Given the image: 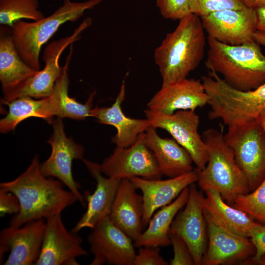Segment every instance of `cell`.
<instances>
[{
    "label": "cell",
    "mask_w": 265,
    "mask_h": 265,
    "mask_svg": "<svg viewBox=\"0 0 265 265\" xmlns=\"http://www.w3.org/2000/svg\"><path fill=\"white\" fill-rule=\"evenodd\" d=\"M191 13L199 17L225 9H240L244 7L240 0H189Z\"/></svg>",
    "instance_id": "cell-31"
},
{
    "label": "cell",
    "mask_w": 265,
    "mask_h": 265,
    "mask_svg": "<svg viewBox=\"0 0 265 265\" xmlns=\"http://www.w3.org/2000/svg\"><path fill=\"white\" fill-rule=\"evenodd\" d=\"M152 127L167 131L190 155L196 169H203L209 157L207 147L198 132L199 116L195 110H179L172 114H163L148 109L144 110Z\"/></svg>",
    "instance_id": "cell-9"
},
{
    "label": "cell",
    "mask_w": 265,
    "mask_h": 265,
    "mask_svg": "<svg viewBox=\"0 0 265 265\" xmlns=\"http://www.w3.org/2000/svg\"><path fill=\"white\" fill-rule=\"evenodd\" d=\"M38 0H0V24L12 27L22 19L33 21L44 17Z\"/></svg>",
    "instance_id": "cell-29"
},
{
    "label": "cell",
    "mask_w": 265,
    "mask_h": 265,
    "mask_svg": "<svg viewBox=\"0 0 265 265\" xmlns=\"http://www.w3.org/2000/svg\"><path fill=\"white\" fill-rule=\"evenodd\" d=\"M209 97L201 80L187 78L161 88L150 99L148 109L163 114L195 109L208 104Z\"/></svg>",
    "instance_id": "cell-18"
},
{
    "label": "cell",
    "mask_w": 265,
    "mask_h": 265,
    "mask_svg": "<svg viewBox=\"0 0 265 265\" xmlns=\"http://www.w3.org/2000/svg\"><path fill=\"white\" fill-rule=\"evenodd\" d=\"M232 206L265 224V178L254 190L239 196Z\"/></svg>",
    "instance_id": "cell-30"
},
{
    "label": "cell",
    "mask_w": 265,
    "mask_h": 265,
    "mask_svg": "<svg viewBox=\"0 0 265 265\" xmlns=\"http://www.w3.org/2000/svg\"><path fill=\"white\" fill-rule=\"evenodd\" d=\"M189 197L184 209L175 216L169 232L179 236L186 243L195 265H201L207 249V223L203 207V195L194 184L189 187Z\"/></svg>",
    "instance_id": "cell-16"
},
{
    "label": "cell",
    "mask_w": 265,
    "mask_h": 265,
    "mask_svg": "<svg viewBox=\"0 0 265 265\" xmlns=\"http://www.w3.org/2000/svg\"><path fill=\"white\" fill-rule=\"evenodd\" d=\"M156 3L161 15L166 19L180 20L191 13L189 0H157Z\"/></svg>",
    "instance_id": "cell-32"
},
{
    "label": "cell",
    "mask_w": 265,
    "mask_h": 265,
    "mask_svg": "<svg viewBox=\"0 0 265 265\" xmlns=\"http://www.w3.org/2000/svg\"><path fill=\"white\" fill-rule=\"evenodd\" d=\"M169 235L174 251V257L170 265H195L188 247L185 241L175 233L169 232Z\"/></svg>",
    "instance_id": "cell-33"
},
{
    "label": "cell",
    "mask_w": 265,
    "mask_h": 265,
    "mask_svg": "<svg viewBox=\"0 0 265 265\" xmlns=\"http://www.w3.org/2000/svg\"><path fill=\"white\" fill-rule=\"evenodd\" d=\"M82 241L77 233L67 230L61 213L48 217L40 254L35 265H79L77 258L88 255Z\"/></svg>",
    "instance_id": "cell-15"
},
{
    "label": "cell",
    "mask_w": 265,
    "mask_h": 265,
    "mask_svg": "<svg viewBox=\"0 0 265 265\" xmlns=\"http://www.w3.org/2000/svg\"><path fill=\"white\" fill-rule=\"evenodd\" d=\"M200 17L190 13L179 20L154 52V60L165 86L186 78L202 60L206 37Z\"/></svg>",
    "instance_id": "cell-2"
},
{
    "label": "cell",
    "mask_w": 265,
    "mask_h": 265,
    "mask_svg": "<svg viewBox=\"0 0 265 265\" xmlns=\"http://www.w3.org/2000/svg\"><path fill=\"white\" fill-rule=\"evenodd\" d=\"M160 247H139L133 265H167L168 263L160 255Z\"/></svg>",
    "instance_id": "cell-34"
},
{
    "label": "cell",
    "mask_w": 265,
    "mask_h": 265,
    "mask_svg": "<svg viewBox=\"0 0 265 265\" xmlns=\"http://www.w3.org/2000/svg\"><path fill=\"white\" fill-rule=\"evenodd\" d=\"M204 30L217 41L239 45L253 41L257 30L255 9L244 6L240 9H225L200 17Z\"/></svg>",
    "instance_id": "cell-14"
},
{
    "label": "cell",
    "mask_w": 265,
    "mask_h": 265,
    "mask_svg": "<svg viewBox=\"0 0 265 265\" xmlns=\"http://www.w3.org/2000/svg\"><path fill=\"white\" fill-rule=\"evenodd\" d=\"M92 24V19L85 18L66 37L51 42L44 50L42 59L44 68L31 77L3 93L1 103L6 105L10 101L25 96L37 99L50 96L53 93L55 83L59 77L62 67L59 64L61 54L65 49L80 38L81 33Z\"/></svg>",
    "instance_id": "cell-7"
},
{
    "label": "cell",
    "mask_w": 265,
    "mask_h": 265,
    "mask_svg": "<svg viewBox=\"0 0 265 265\" xmlns=\"http://www.w3.org/2000/svg\"><path fill=\"white\" fill-rule=\"evenodd\" d=\"M245 7L256 9L265 7V0H240Z\"/></svg>",
    "instance_id": "cell-38"
},
{
    "label": "cell",
    "mask_w": 265,
    "mask_h": 265,
    "mask_svg": "<svg viewBox=\"0 0 265 265\" xmlns=\"http://www.w3.org/2000/svg\"><path fill=\"white\" fill-rule=\"evenodd\" d=\"M189 193V187H187L174 201L160 208L151 218L147 229L134 241V247L169 245V232L171 224L178 212L186 204Z\"/></svg>",
    "instance_id": "cell-26"
},
{
    "label": "cell",
    "mask_w": 265,
    "mask_h": 265,
    "mask_svg": "<svg viewBox=\"0 0 265 265\" xmlns=\"http://www.w3.org/2000/svg\"><path fill=\"white\" fill-rule=\"evenodd\" d=\"M205 65L222 77L229 86L241 91L254 89L265 83V55L254 40L230 45L208 36Z\"/></svg>",
    "instance_id": "cell-3"
},
{
    "label": "cell",
    "mask_w": 265,
    "mask_h": 265,
    "mask_svg": "<svg viewBox=\"0 0 265 265\" xmlns=\"http://www.w3.org/2000/svg\"><path fill=\"white\" fill-rule=\"evenodd\" d=\"M130 179L121 180L109 215L118 228L135 241L143 232V199Z\"/></svg>",
    "instance_id": "cell-22"
},
{
    "label": "cell",
    "mask_w": 265,
    "mask_h": 265,
    "mask_svg": "<svg viewBox=\"0 0 265 265\" xmlns=\"http://www.w3.org/2000/svg\"><path fill=\"white\" fill-rule=\"evenodd\" d=\"M104 0H88L73 2L64 0L60 6L50 16L32 22L19 21L11 27L12 38L22 59L34 69H40L39 57L41 48L67 22H75Z\"/></svg>",
    "instance_id": "cell-6"
},
{
    "label": "cell",
    "mask_w": 265,
    "mask_h": 265,
    "mask_svg": "<svg viewBox=\"0 0 265 265\" xmlns=\"http://www.w3.org/2000/svg\"><path fill=\"white\" fill-rule=\"evenodd\" d=\"M92 176L96 181L94 192H85V200L87 202L86 212L71 230L74 233L85 228L93 229L111 212L112 206L121 180L104 176L99 168V164L82 159Z\"/></svg>",
    "instance_id": "cell-20"
},
{
    "label": "cell",
    "mask_w": 265,
    "mask_h": 265,
    "mask_svg": "<svg viewBox=\"0 0 265 265\" xmlns=\"http://www.w3.org/2000/svg\"><path fill=\"white\" fill-rule=\"evenodd\" d=\"M205 192L204 214L220 227L249 238L251 233L261 225L244 212L226 203L217 192L212 190Z\"/></svg>",
    "instance_id": "cell-24"
},
{
    "label": "cell",
    "mask_w": 265,
    "mask_h": 265,
    "mask_svg": "<svg viewBox=\"0 0 265 265\" xmlns=\"http://www.w3.org/2000/svg\"><path fill=\"white\" fill-rule=\"evenodd\" d=\"M253 40L260 45L265 47V33L257 30L253 34Z\"/></svg>",
    "instance_id": "cell-39"
},
{
    "label": "cell",
    "mask_w": 265,
    "mask_h": 265,
    "mask_svg": "<svg viewBox=\"0 0 265 265\" xmlns=\"http://www.w3.org/2000/svg\"><path fill=\"white\" fill-rule=\"evenodd\" d=\"M224 138L254 190L265 178V129L256 120L228 127Z\"/></svg>",
    "instance_id": "cell-8"
},
{
    "label": "cell",
    "mask_w": 265,
    "mask_h": 265,
    "mask_svg": "<svg viewBox=\"0 0 265 265\" xmlns=\"http://www.w3.org/2000/svg\"><path fill=\"white\" fill-rule=\"evenodd\" d=\"M257 263L260 265H265V253L260 257Z\"/></svg>",
    "instance_id": "cell-41"
},
{
    "label": "cell",
    "mask_w": 265,
    "mask_h": 265,
    "mask_svg": "<svg viewBox=\"0 0 265 265\" xmlns=\"http://www.w3.org/2000/svg\"><path fill=\"white\" fill-rule=\"evenodd\" d=\"M20 204L17 197L13 193L0 188V213L5 214L18 213Z\"/></svg>",
    "instance_id": "cell-35"
},
{
    "label": "cell",
    "mask_w": 265,
    "mask_h": 265,
    "mask_svg": "<svg viewBox=\"0 0 265 265\" xmlns=\"http://www.w3.org/2000/svg\"><path fill=\"white\" fill-rule=\"evenodd\" d=\"M99 168L104 175L120 180L134 177L160 179L163 175L145 143L144 132L129 147L116 146L112 154L99 164Z\"/></svg>",
    "instance_id": "cell-10"
},
{
    "label": "cell",
    "mask_w": 265,
    "mask_h": 265,
    "mask_svg": "<svg viewBox=\"0 0 265 265\" xmlns=\"http://www.w3.org/2000/svg\"><path fill=\"white\" fill-rule=\"evenodd\" d=\"M125 83L123 81L114 103L109 107H96L91 109V117L96 118L101 124L114 127L117 133L112 141L116 146L128 147L136 140L138 136L152 127L148 119H135L127 116L121 105L125 97Z\"/></svg>",
    "instance_id": "cell-21"
},
{
    "label": "cell",
    "mask_w": 265,
    "mask_h": 265,
    "mask_svg": "<svg viewBox=\"0 0 265 265\" xmlns=\"http://www.w3.org/2000/svg\"><path fill=\"white\" fill-rule=\"evenodd\" d=\"M45 228V219H40L19 228L2 229L0 234V264L35 265L40 254Z\"/></svg>",
    "instance_id": "cell-12"
},
{
    "label": "cell",
    "mask_w": 265,
    "mask_h": 265,
    "mask_svg": "<svg viewBox=\"0 0 265 265\" xmlns=\"http://www.w3.org/2000/svg\"><path fill=\"white\" fill-rule=\"evenodd\" d=\"M201 81L209 97L208 116L220 119L228 127L256 120L265 110V83L249 91L235 89L218 74L209 71Z\"/></svg>",
    "instance_id": "cell-5"
},
{
    "label": "cell",
    "mask_w": 265,
    "mask_h": 265,
    "mask_svg": "<svg viewBox=\"0 0 265 265\" xmlns=\"http://www.w3.org/2000/svg\"><path fill=\"white\" fill-rule=\"evenodd\" d=\"M249 238L256 249L255 255L245 263H257L260 257L265 253V224L255 229L250 234Z\"/></svg>",
    "instance_id": "cell-36"
},
{
    "label": "cell",
    "mask_w": 265,
    "mask_h": 265,
    "mask_svg": "<svg viewBox=\"0 0 265 265\" xmlns=\"http://www.w3.org/2000/svg\"><path fill=\"white\" fill-rule=\"evenodd\" d=\"M260 124L265 129V110L259 115L257 119Z\"/></svg>",
    "instance_id": "cell-40"
},
{
    "label": "cell",
    "mask_w": 265,
    "mask_h": 265,
    "mask_svg": "<svg viewBox=\"0 0 265 265\" xmlns=\"http://www.w3.org/2000/svg\"><path fill=\"white\" fill-rule=\"evenodd\" d=\"M256 10L257 14V30L265 33V7Z\"/></svg>",
    "instance_id": "cell-37"
},
{
    "label": "cell",
    "mask_w": 265,
    "mask_h": 265,
    "mask_svg": "<svg viewBox=\"0 0 265 265\" xmlns=\"http://www.w3.org/2000/svg\"><path fill=\"white\" fill-rule=\"evenodd\" d=\"M36 70L21 58L14 42L11 27L0 26V81L3 93L34 75Z\"/></svg>",
    "instance_id": "cell-25"
},
{
    "label": "cell",
    "mask_w": 265,
    "mask_h": 265,
    "mask_svg": "<svg viewBox=\"0 0 265 265\" xmlns=\"http://www.w3.org/2000/svg\"><path fill=\"white\" fill-rule=\"evenodd\" d=\"M53 132L48 140L52 147L50 157L40 164L41 173L46 177L54 178L65 185L78 198L81 205H84V197L80 192V187L74 179L72 166L75 159H83L84 149L67 137L64 132L61 118L53 120Z\"/></svg>",
    "instance_id": "cell-11"
},
{
    "label": "cell",
    "mask_w": 265,
    "mask_h": 265,
    "mask_svg": "<svg viewBox=\"0 0 265 265\" xmlns=\"http://www.w3.org/2000/svg\"><path fill=\"white\" fill-rule=\"evenodd\" d=\"M144 139L162 175L173 178L194 170L190 155L173 138L160 137L151 127L144 132Z\"/></svg>",
    "instance_id": "cell-23"
},
{
    "label": "cell",
    "mask_w": 265,
    "mask_h": 265,
    "mask_svg": "<svg viewBox=\"0 0 265 265\" xmlns=\"http://www.w3.org/2000/svg\"><path fill=\"white\" fill-rule=\"evenodd\" d=\"M70 52L66 57L65 63L62 67L61 73L57 79L53 91L55 99V116L58 118H69L83 120L91 117L93 101L95 92L90 95L85 104L78 102L68 95L69 80L68 71L73 54V44L70 45Z\"/></svg>",
    "instance_id": "cell-28"
},
{
    "label": "cell",
    "mask_w": 265,
    "mask_h": 265,
    "mask_svg": "<svg viewBox=\"0 0 265 265\" xmlns=\"http://www.w3.org/2000/svg\"><path fill=\"white\" fill-rule=\"evenodd\" d=\"M37 155L26 170L13 181L0 184V188L11 192L18 198L20 210L11 219L9 226L19 228L40 219L60 214L78 198L71 191L63 188L62 183L41 172Z\"/></svg>",
    "instance_id": "cell-1"
},
{
    "label": "cell",
    "mask_w": 265,
    "mask_h": 265,
    "mask_svg": "<svg viewBox=\"0 0 265 265\" xmlns=\"http://www.w3.org/2000/svg\"><path fill=\"white\" fill-rule=\"evenodd\" d=\"M204 215L207 223L208 245L201 265L245 263L255 255L256 249L249 238L220 227L207 215Z\"/></svg>",
    "instance_id": "cell-17"
},
{
    "label": "cell",
    "mask_w": 265,
    "mask_h": 265,
    "mask_svg": "<svg viewBox=\"0 0 265 265\" xmlns=\"http://www.w3.org/2000/svg\"><path fill=\"white\" fill-rule=\"evenodd\" d=\"M142 193L143 224L149 223L155 212L170 203L186 187L198 181L196 169L168 179H147L138 177L130 179Z\"/></svg>",
    "instance_id": "cell-19"
},
{
    "label": "cell",
    "mask_w": 265,
    "mask_h": 265,
    "mask_svg": "<svg viewBox=\"0 0 265 265\" xmlns=\"http://www.w3.org/2000/svg\"><path fill=\"white\" fill-rule=\"evenodd\" d=\"M132 240L106 216L88 236L94 257L90 265H133L136 254Z\"/></svg>",
    "instance_id": "cell-13"
},
{
    "label": "cell",
    "mask_w": 265,
    "mask_h": 265,
    "mask_svg": "<svg viewBox=\"0 0 265 265\" xmlns=\"http://www.w3.org/2000/svg\"><path fill=\"white\" fill-rule=\"evenodd\" d=\"M54 99L50 96L40 99L25 96L6 104L8 112L0 121V131L6 133L15 129L22 121L30 117L42 118L52 124L55 116Z\"/></svg>",
    "instance_id": "cell-27"
},
{
    "label": "cell",
    "mask_w": 265,
    "mask_h": 265,
    "mask_svg": "<svg viewBox=\"0 0 265 265\" xmlns=\"http://www.w3.org/2000/svg\"><path fill=\"white\" fill-rule=\"evenodd\" d=\"M202 137L209 157L203 169H196L198 185L205 191L217 192L232 206L239 196L250 192L247 178L237 163L233 150L226 143L222 130L208 129L203 132Z\"/></svg>",
    "instance_id": "cell-4"
}]
</instances>
